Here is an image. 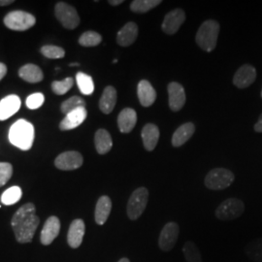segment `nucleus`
<instances>
[{
	"instance_id": "a211bd4d",
	"label": "nucleus",
	"mask_w": 262,
	"mask_h": 262,
	"mask_svg": "<svg viewBox=\"0 0 262 262\" xmlns=\"http://www.w3.org/2000/svg\"><path fill=\"white\" fill-rule=\"evenodd\" d=\"M138 36V26L129 21L123 26L117 34V42L122 47H128L132 45Z\"/></svg>"
},
{
	"instance_id": "473e14b6",
	"label": "nucleus",
	"mask_w": 262,
	"mask_h": 262,
	"mask_svg": "<svg viewBox=\"0 0 262 262\" xmlns=\"http://www.w3.org/2000/svg\"><path fill=\"white\" fill-rule=\"evenodd\" d=\"M73 84H74L73 79L68 77L62 81H54L52 83V90L57 95H63L71 90Z\"/></svg>"
},
{
	"instance_id": "cd10ccee",
	"label": "nucleus",
	"mask_w": 262,
	"mask_h": 262,
	"mask_svg": "<svg viewBox=\"0 0 262 262\" xmlns=\"http://www.w3.org/2000/svg\"><path fill=\"white\" fill-rule=\"evenodd\" d=\"M247 256L253 261L262 262V238L255 239L245 248Z\"/></svg>"
},
{
	"instance_id": "f03ea898",
	"label": "nucleus",
	"mask_w": 262,
	"mask_h": 262,
	"mask_svg": "<svg viewBox=\"0 0 262 262\" xmlns=\"http://www.w3.org/2000/svg\"><path fill=\"white\" fill-rule=\"evenodd\" d=\"M34 135L33 124L26 120H19L14 122L10 128V143L19 150H30L33 145Z\"/></svg>"
},
{
	"instance_id": "c85d7f7f",
	"label": "nucleus",
	"mask_w": 262,
	"mask_h": 262,
	"mask_svg": "<svg viewBox=\"0 0 262 262\" xmlns=\"http://www.w3.org/2000/svg\"><path fill=\"white\" fill-rule=\"evenodd\" d=\"M23 195V191L20 189V187H11L6 189L2 195H1V202L4 204V205H13V204H16L17 202H19V199L21 198Z\"/></svg>"
},
{
	"instance_id": "a878e982",
	"label": "nucleus",
	"mask_w": 262,
	"mask_h": 262,
	"mask_svg": "<svg viewBox=\"0 0 262 262\" xmlns=\"http://www.w3.org/2000/svg\"><path fill=\"white\" fill-rule=\"evenodd\" d=\"M19 76L23 80L27 81L28 83H39L44 78V74L40 67L31 63L20 67Z\"/></svg>"
},
{
	"instance_id": "f8f14e48",
	"label": "nucleus",
	"mask_w": 262,
	"mask_h": 262,
	"mask_svg": "<svg viewBox=\"0 0 262 262\" xmlns=\"http://www.w3.org/2000/svg\"><path fill=\"white\" fill-rule=\"evenodd\" d=\"M169 107L173 112L180 111L186 103V93L182 84L172 82L168 84Z\"/></svg>"
},
{
	"instance_id": "423d86ee",
	"label": "nucleus",
	"mask_w": 262,
	"mask_h": 262,
	"mask_svg": "<svg viewBox=\"0 0 262 262\" xmlns=\"http://www.w3.org/2000/svg\"><path fill=\"white\" fill-rule=\"evenodd\" d=\"M35 23V17L25 11H12L4 18L5 26L15 31H26L32 28Z\"/></svg>"
},
{
	"instance_id": "e433bc0d",
	"label": "nucleus",
	"mask_w": 262,
	"mask_h": 262,
	"mask_svg": "<svg viewBox=\"0 0 262 262\" xmlns=\"http://www.w3.org/2000/svg\"><path fill=\"white\" fill-rule=\"evenodd\" d=\"M13 175V166L8 162H0V187H3Z\"/></svg>"
},
{
	"instance_id": "393cba45",
	"label": "nucleus",
	"mask_w": 262,
	"mask_h": 262,
	"mask_svg": "<svg viewBox=\"0 0 262 262\" xmlns=\"http://www.w3.org/2000/svg\"><path fill=\"white\" fill-rule=\"evenodd\" d=\"M95 148L99 155L109 152L113 147V141L110 133L105 129H98L94 136Z\"/></svg>"
},
{
	"instance_id": "f3484780",
	"label": "nucleus",
	"mask_w": 262,
	"mask_h": 262,
	"mask_svg": "<svg viewBox=\"0 0 262 262\" xmlns=\"http://www.w3.org/2000/svg\"><path fill=\"white\" fill-rule=\"evenodd\" d=\"M60 230V222L58 217L55 215H52L48 219L43 226L42 232H41V243L44 246H48L52 243L57 235L59 234Z\"/></svg>"
},
{
	"instance_id": "79ce46f5",
	"label": "nucleus",
	"mask_w": 262,
	"mask_h": 262,
	"mask_svg": "<svg viewBox=\"0 0 262 262\" xmlns=\"http://www.w3.org/2000/svg\"><path fill=\"white\" fill-rule=\"evenodd\" d=\"M118 262H130L129 261V259L128 258H126V257H123L122 259H120Z\"/></svg>"
},
{
	"instance_id": "4468645a",
	"label": "nucleus",
	"mask_w": 262,
	"mask_h": 262,
	"mask_svg": "<svg viewBox=\"0 0 262 262\" xmlns=\"http://www.w3.org/2000/svg\"><path fill=\"white\" fill-rule=\"evenodd\" d=\"M88 112L85 107L78 108L72 112L66 114V118L59 123L60 130H71L77 128L85 121Z\"/></svg>"
},
{
	"instance_id": "412c9836",
	"label": "nucleus",
	"mask_w": 262,
	"mask_h": 262,
	"mask_svg": "<svg viewBox=\"0 0 262 262\" xmlns=\"http://www.w3.org/2000/svg\"><path fill=\"white\" fill-rule=\"evenodd\" d=\"M111 210H112V201L110 197L106 195L100 197L95 207V212H94L95 223L97 225H103L107 222L111 213Z\"/></svg>"
},
{
	"instance_id": "20e7f679",
	"label": "nucleus",
	"mask_w": 262,
	"mask_h": 262,
	"mask_svg": "<svg viewBox=\"0 0 262 262\" xmlns=\"http://www.w3.org/2000/svg\"><path fill=\"white\" fill-rule=\"evenodd\" d=\"M149 201V190L146 187L135 189L128 200L126 212L131 221H136L144 213Z\"/></svg>"
},
{
	"instance_id": "72a5a7b5",
	"label": "nucleus",
	"mask_w": 262,
	"mask_h": 262,
	"mask_svg": "<svg viewBox=\"0 0 262 262\" xmlns=\"http://www.w3.org/2000/svg\"><path fill=\"white\" fill-rule=\"evenodd\" d=\"M84 106H85V102H84V100L82 97L72 96L69 99L66 100L64 102H62L60 109L64 114H68V113L72 112L78 108L84 107Z\"/></svg>"
},
{
	"instance_id": "c756f323",
	"label": "nucleus",
	"mask_w": 262,
	"mask_h": 262,
	"mask_svg": "<svg viewBox=\"0 0 262 262\" xmlns=\"http://www.w3.org/2000/svg\"><path fill=\"white\" fill-rule=\"evenodd\" d=\"M160 3V0H134L131 2L130 10L134 13H146L159 6Z\"/></svg>"
},
{
	"instance_id": "f257e3e1",
	"label": "nucleus",
	"mask_w": 262,
	"mask_h": 262,
	"mask_svg": "<svg viewBox=\"0 0 262 262\" xmlns=\"http://www.w3.org/2000/svg\"><path fill=\"white\" fill-rule=\"evenodd\" d=\"M40 220L32 203L25 204L13 215L11 225L19 243H29L36 232Z\"/></svg>"
},
{
	"instance_id": "2f4dec72",
	"label": "nucleus",
	"mask_w": 262,
	"mask_h": 262,
	"mask_svg": "<svg viewBox=\"0 0 262 262\" xmlns=\"http://www.w3.org/2000/svg\"><path fill=\"white\" fill-rule=\"evenodd\" d=\"M102 42V36L95 31H85L79 38V44L83 47H95Z\"/></svg>"
},
{
	"instance_id": "b1692460",
	"label": "nucleus",
	"mask_w": 262,
	"mask_h": 262,
	"mask_svg": "<svg viewBox=\"0 0 262 262\" xmlns=\"http://www.w3.org/2000/svg\"><path fill=\"white\" fill-rule=\"evenodd\" d=\"M117 103V91L112 85L105 88L99 100V108L104 114L112 113Z\"/></svg>"
},
{
	"instance_id": "1a4fd4ad",
	"label": "nucleus",
	"mask_w": 262,
	"mask_h": 262,
	"mask_svg": "<svg viewBox=\"0 0 262 262\" xmlns=\"http://www.w3.org/2000/svg\"><path fill=\"white\" fill-rule=\"evenodd\" d=\"M179 233L180 227L176 223L170 222L164 225L159 234V246L160 250L163 252H170L172 249H174L178 241Z\"/></svg>"
},
{
	"instance_id": "9b49d317",
	"label": "nucleus",
	"mask_w": 262,
	"mask_h": 262,
	"mask_svg": "<svg viewBox=\"0 0 262 262\" xmlns=\"http://www.w3.org/2000/svg\"><path fill=\"white\" fill-rule=\"evenodd\" d=\"M185 19H186V14L184 10H172L165 16L163 23L161 25V28L163 32H165L166 34L173 35L178 31L179 28H181V26L184 24Z\"/></svg>"
},
{
	"instance_id": "4be33fe9",
	"label": "nucleus",
	"mask_w": 262,
	"mask_h": 262,
	"mask_svg": "<svg viewBox=\"0 0 262 262\" xmlns=\"http://www.w3.org/2000/svg\"><path fill=\"white\" fill-rule=\"evenodd\" d=\"M136 122L137 114L131 108L123 109L118 117V125L122 133H129L135 127Z\"/></svg>"
},
{
	"instance_id": "9d476101",
	"label": "nucleus",
	"mask_w": 262,
	"mask_h": 262,
	"mask_svg": "<svg viewBox=\"0 0 262 262\" xmlns=\"http://www.w3.org/2000/svg\"><path fill=\"white\" fill-rule=\"evenodd\" d=\"M83 156L75 150H69L60 154L56 160L55 165L56 168L63 171H71L80 168L83 165Z\"/></svg>"
},
{
	"instance_id": "39448f33",
	"label": "nucleus",
	"mask_w": 262,
	"mask_h": 262,
	"mask_svg": "<svg viewBox=\"0 0 262 262\" xmlns=\"http://www.w3.org/2000/svg\"><path fill=\"white\" fill-rule=\"evenodd\" d=\"M234 180V174L230 170L215 168L207 174L205 186L212 190H222L230 187Z\"/></svg>"
},
{
	"instance_id": "bb28decb",
	"label": "nucleus",
	"mask_w": 262,
	"mask_h": 262,
	"mask_svg": "<svg viewBox=\"0 0 262 262\" xmlns=\"http://www.w3.org/2000/svg\"><path fill=\"white\" fill-rule=\"evenodd\" d=\"M76 82L80 92L84 95L94 94V83L93 78L85 73L79 72L76 75Z\"/></svg>"
},
{
	"instance_id": "ddd939ff",
	"label": "nucleus",
	"mask_w": 262,
	"mask_h": 262,
	"mask_svg": "<svg viewBox=\"0 0 262 262\" xmlns=\"http://www.w3.org/2000/svg\"><path fill=\"white\" fill-rule=\"evenodd\" d=\"M256 79V70L253 66H241L233 78V84L239 89H246L253 84Z\"/></svg>"
},
{
	"instance_id": "5701e85b",
	"label": "nucleus",
	"mask_w": 262,
	"mask_h": 262,
	"mask_svg": "<svg viewBox=\"0 0 262 262\" xmlns=\"http://www.w3.org/2000/svg\"><path fill=\"white\" fill-rule=\"evenodd\" d=\"M194 132H195V126L192 122H187L182 124L173 134L172 145L174 147L183 146L191 138Z\"/></svg>"
},
{
	"instance_id": "c03bdc74",
	"label": "nucleus",
	"mask_w": 262,
	"mask_h": 262,
	"mask_svg": "<svg viewBox=\"0 0 262 262\" xmlns=\"http://www.w3.org/2000/svg\"><path fill=\"white\" fill-rule=\"evenodd\" d=\"M113 62H114V63H117V62H118V60H117V59H114V60H113Z\"/></svg>"
},
{
	"instance_id": "a18cd8bd",
	"label": "nucleus",
	"mask_w": 262,
	"mask_h": 262,
	"mask_svg": "<svg viewBox=\"0 0 262 262\" xmlns=\"http://www.w3.org/2000/svg\"><path fill=\"white\" fill-rule=\"evenodd\" d=\"M261 96H262V92H261Z\"/></svg>"
},
{
	"instance_id": "6e6552de",
	"label": "nucleus",
	"mask_w": 262,
	"mask_h": 262,
	"mask_svg": "<svg viewBox=\"0 0 262 262\" xmlns=\"http://www.w3.org/2000/svg\"><path fill=\"white\" fill-rule=\"evenodd\" d=\"M55 15L58 21L67 29H74L80 24V17L77 10L66 2H57Z\"/></svg>"
},
{
	"instance_id": "4c0bfd02",
	"label": "nucleus",
	"mask_w": 262,
	"mask_h": 262,
	"mask_svg": "<svg viewBox=\"0 0 262 262\" xmlns=\"http://www.w3.org/2000/svg\"><path fill=\"white\" fill-rule=\"evenodd\" d=\"M7 74V66L0 62V81Z\"/></svg>"
},
{
	"instance_id": "c9c22d12",
	"label": "nucleus",
	"mask_w": 262,
	"mask_h": 262,
	"mask_svg": "<svg viewBox=\"0 0 262 262\" xmlns=\"http://www.w3.org/2000/svg\"><path fill=\"white\" fill-rule=\"evenodd\" d=\"M45 101V96L44 94L41 93H35V94H30L27 98V106L28 109L31 110H36L40 108Z\"/></svg>"
},
{
	"instance_id": "aec40b11",
	"label": "nucleus",
	"mask_w": 262,
	"mask_h": 262,
	"mask_svg": "<svg viewBox=\"0 0 262 262\" xmlns=\"http://www.w3.org/2000/svg\"><path fill=\"white\" fill-rule=\"evenodd\" d=\"M145 149L149 151L155 150L159 139V127L154 123H147L141 132Z\"/></svg>"
},
{
	"instance_id": "ea45409f",
	"label": "nucleus",
	"mask_w": 262,
	"mask_h": 262,
	"mask_svg": "<svg viewBox=\"0 0 262 262\" xmlns=\"http://www.w3.org/2000/svg\"><path fill=\"white\" fill-rule=\"evenodd\" d=\"M123 3V0H110L109 1V4L112 5V6H118V5H121Z\"/></svg>"
},
{
	"instance_id": "58836bf2",
	"label": "nucleus",
	"mask_w": 262,
	"mask_h": 262,
	"mask_svg": "<svg viewBox=\"0 0 262 262\" xmlns=\"http://www.w3.org/2000/svg\"><path fill=\"white\" fill-rule=\"evenodd\" d=\"M254 130L256 132H262V114L260 115L257 122L254 124Z\"/></svg>"
},
{
	"instance_id": "f704fd0d",
	"label": "nucleus",
	"mask_w": 262,
	"mask_h": 262,
	"mask_svg": "<svg viewBox=\"0 0 262 262\" xmlns=\"http://www.w3.org/2000/svg\"><path fill=\"white\" fill-rule=\"evenodd\" d=\"M41 53L44 56L52 59L62 58L66 56V51L62 48L55 45H46L41 48Z\"/></svg>"
},
{
	"instance_id": "a19ab883",
	"label": "nucleus",
	"mask_w": 262,
	"mask_h": 262,
	"mask_svg": "<svg viewBox=\"0 0 262 262\" xmlns=\"http://www.w3.org/2000/svg\"><path fill=\"white\" fill-rule=\"evenodd\" d=\"M13 2V0H0V6H7L9 4H12Z\"/></svg>"
},
{
	"instance_id": "dca6fc26",
	"label": "nucleus",
	"mask_w": 262,
	"mask_h": 262,
	"mask_svg": "<svg viewBox=\"0 0 262 262\" xmlns=\"http://www.w3.org/2000/svg\"><path fill=\"white\" fill-rule=\"evenodd\" d=\"M20 99L18 95L12 94L0 101V121H6L14 116L20 108Z\"/></svg>"
},
{
	"instance_id": "0eeeda50",
	"label": "nucleus",
	"mask_w": 262,
	"mask_h": 262,
	"mask_svg": "<svg viewBox=\"0 0 262 262\" xmlns=\"http://www.w3.org/2000/svg\"><path fill=\"white\" fill-rule=\"evenodd\" d=\"M245 204L238 198H228L215 210V216L221 221H232L243 215Z\"/></svg>"
},
{
	"instance_id": "37998d69",
	"label": "nucleus",
	"mask_w": 262,
	"mask_h": 262,
	"mask_svg": "<svg viewBox=\"0 0 262 262\" xmlns=\"http://www.w3.org/2000/svg\"><path fill=\"white\" fill-rule=\"evenodd\" d=\"M80 64L78 63V62H75V63H70V66H79Z\"/></svg>"
},
{
	"instance_id": "7c9ffc66",
	"label": "nucleus",
	"mask_w": 262,
	"mask_h": 262,
	"mask_svg": "<svg viewBox=\"0 0 262 262\" xmlns=\"http://www.w3.org/2000/svg\"><path fill=\"white\" fill-rule=\"evenodd\" d=\"M183 253L187 262H202V255L196 245L187 241L183 247Z\"/></svg>"
},
{
	"instance_id": "6ab92c4d",
	"label": "nucleus",
	"mask_w": 262,
	"mask_h": 262,
	"mask_svg": "<svg viewBox=\"0 0 262 262\" xmlns=\"http://www.w3.org/2000/svg\"><path fill=\"white\" fill-rule=\"evenodd\" d=\"M137 94L141 105L144 107H150L157 99V92L152 88L149 81L142 80L138 84Z\"/></svg>"
},
{
	"instance_id": "7ed1b4c3",
	"label": "nucleus",
	"mask_w": 262,
	"mask_h": 262,
	"mask_svg": "<svg viewBox=\"0 0 262 262\" xmlns=\"http://www.w3.org/2000/svg\"><path fill=\"white\" fill-rule=\"evenodd\" d=\"M219 33L220 25L217 21L214 19L205 20L197 31L195 37L197 45L203 51H206L208 53L212 52L216 46Z\"/></svg>"
},
{
	"instance_id": "2eb2a0df",
	"label": "nucleus",
	"mask_w": 262,
	"mask_h": 262,
	"mask_svg": "<svg viewBox=\"0 0 262 262\" xmlns=\"http://www.w3.org/2000/svg\"><path fill=\"white\" fill-rule=\"evenodd\" d=\"M85 232V225L83 220H74L68 230L67 242L72 249H77L81 246Z\"/></svg>"
}]
</instances>
